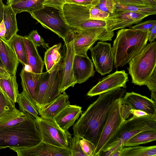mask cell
Segmentation results:
<instances>
[{
  "mask_svg": "<svg viewBox=\"0 0 156 156\" xmlns=\"http://www.w3.org/2000/svg\"><path fill=\"white\" fill-rule=\"evenodd\" d=\"M126 91L125 88L121 87L99 94L73 125L74 136L88 140L96 146L111 108Z\"/></svg>",
  "mask_w": 156,
  "mask_h": 156,
  "instance_id": "obj_1",
  "label": "cell"
},
{
  "mask_svg": "<svg viewBox=\"0 0 156 156\" xmlns=\"http://www.w3.org/2000/svg\"><path fill=\"white\" fill-rule=\"evenodd\" d=\"M148 31L121 29L117 33L112 48L115 67H122L147 44Z\"/></svg>",
  "mask_w": 156,
  "mask_h": 156,
  "instance_id": "obj_2",
  "label": "cell"
},
{
  "mask_svg": "<svg viewBox=\"0 0 156 156\" xmlns=\"http://www.w3.org/2000/svg\"><path fill=\"white\" fill-rule=\"evenodd\" d=\"M41 141L37 120L28 112L25 120L0 130V149L11 147H32Z\"/></svg>",
  "mask_w": 156,
  "mask_h": 156,
  "instance_id": "obj_3",
  "label": "cell"
},
{
  "mask_svg": "<svg viewBox=\"0 0 156 156\" xmlns=\"http://www.w3.org/2000/svg\"><path fill=\"white\" fill-rule=\"evenodd\" d=\"M151 130H156V116L133 115L124 121L101 154L110 149L114 152L122 148L127 141L136 134Z\"/></svg>",
  "mask_w": 156,
  "mask_h": 156,
  "instance_id": "obj_4",
  "label": "cell"
},
{
  "mask_svg": "<svg viewBox=\"0 0 156 156\" xmlns=\"http://www.w3.org/2000/svg\"><path fill=\"white\" fill-rule=\"evenodd\" d=\"M128 63V69L132 83L139 86L145 85L156 67V41L147 44Z\"/></svg>",
  "mask_w": 156,
  "mask_h": 156,
  "instance_id": "obj_5",
  "label": "cell"
},
{
  "mask_svg": "<svg viewBox=\"0 0 156 156\" xmlns=\"http://www.w3.org/2000/svg\"><path fill=\"white\" fill-rule=\"evenodd\" d=\"M91 6L65 3L61 10V15L65 23L71 28L86 29L104 27V20L90 19L89 9Z\"/></svg>",
  "mask_w": 156,
  "mask_h": 156,
  "instance_id": "obj_6",
  "label": "cell"
},
{
  "mask_svg": "<svg viewBox=\"0 0 156 156\" xmlns=\"http://www.w3.org/2000/svg\"><path fill=\"white\" fill-rule=\"evenodd\" d=\"M71 29L73 34L75 55L83 56H87L88 50L97 41H111L114 36L113 31H108L106 27Z\"/></svg>",
  "mask_w": 156,
  "mask_h": 156,
  "instance_id": "obj_7",
  "label": "cell"
},
{
  "mask_svg": "<svg viewBox=\"0 0 156 156\" xmlns=\"http://www.w3.org/2000/svg\"><path fill=\"white\" fill-rule=\"evenodd\" d=\"M61 10L52 6H43L39 10L29 13L44 27L51 31L64 41L71 30V28L62 18Z\"/></svg>",
  "mask_w": 156,
  "mask_h": 156,
  "instance_id": "obj_8",
  "label": "cell"
},
{
  "mask_svg": "<svg viewBox=\"0 0 156 156\" xmlns=\"http://www.w3.org/2000/svg\"><path fill=\"white\" fill-rule=\"evenodd\" d=\"M122 98L115 101L109 112L92 156L101 155L126 120L121 112Z\"/></svg>",
  "mask_w": 156,
  "mask_h": 156,
  "instance_id": "obj_9",
  "label": "cell"
},
{
  "mask_svg": "<svg viewBox=\"0 0 156 156\" xmlns=\"http://www.w3.org/2000/svg\"><path fill=\"white\" fill-rule=\"evenodd\" d=\"M61 69L51 73H43L36 98L38 111L50 105L61 94L59 86Z\"/></svg>",
  "mask_w": 156,
  "mask_h": 156,
  "instance_id": "obj_10",
  "label": "cell"
},
{
  "mask_svg": "<svg viewBox=\"0 0 156 156\" xmlns=\"http://www.w3.org/2000/svg\"><path fill=\"white\" fill-rule=\"evenodd\" d=\"M64 41V43L62 53L63 61L59 86L60 93L65 92L69 87H73L77 83L73 69L75 53L74 47L73 35L71 29Z\"/></svg>",
  "mask_w": 156,
  "mask_h": 156,
  "instance_id": "obj_11",
  "label": "cell"
},
{
  "mask_svg": "<svg viewBox=\"0 0 156 156\" xmlns=\"http://www.w3.org/2000/svg\"><path fill=\"white\" fill-rule=\"evenodd\" d=\"M37 120L42 141L56 147L70 148L72 137L69 132L62 130L53 120L41 117Z\"/></svg>",
  "mask_w": 156,
  "mask_h": 156,
  "instance_id": "obj_12",
  "label": "cell"
},
{
  "mask_svg": "<svg viewBox=\"0 0 156 156\" xmlns=\"http://www.w3.org/2000/svg\"><path fill=\"white\" fill-rule=\"evenodd\" d=\"M93 65L101 75L109 73L112 69L114 62L112 48L110 43L100 41L90 49Z\"/></svg>",
  "mask_w": 156,
  "mask_h": 156,
  "instance_id": "obj_13",
  "label": "cell"
},
{
  "mask_svg": "<svg viewBox=\"0 0 156 156\" xmlns=\"http://www.w3.org/2000/svg\"><path fill=\"white\" fill-rule=\"evenodd\" d=\"M151 15L147 13L115 9L105 20L106 28L108 31L112 32L127 27H130L132 25L140 22L143 19Z\"/></svg>",
  "mask_w": 156,
  "mask_h": 156,
  "instance_id": "obj_14",
  "label": "cell"
},
{
  "mask_svg": "<svg viewBox=\"0 0 156 156\" xmlns=\"http://www.w3.org/2000/svg\"><path fill=\"white\" fill-rule=\"evenodd\" d=\"M18 156H71L70 148L56 147L41 141L32 147H11Z\"/></svg>",
  "mask_w": 156,
  "mask_h": 156,
  "instance_id": "obj_15",
  "label": "cell"
},
{
  "mask_svg": "<svg viewBox=\"0 0 156 156\" xmlns=\"http://www.w3.org/2000/svg\"><path fill=\"white\" fill-rule=\"evenodd\" d=\"M128 75L124 70L116 71L103 78L90 89L87 95L93 97L121 87L126 88V83L129 81Z\"/></svg>",
  "mask_w": 156,
  "mask_h": 156,
  "instance_id": "obj_16",
  "label": "cell"
},
{
  "mask_svg": "<svg viewBox=\"0 0 156 156\" xmlns=\"http://www.w3.org/2000/svg\"><path fill=\"white\" fill-rule=\"evenodd\" d=\"M122 103L133 109L139 110L148 115L156 116V103L145 96L132 92H126L122 98Z\"/></svg>",
  "mask_w": 156,
  "mask_h": 156,
  "instance_id": "obj_17",
  "label": "cell"
},
{
  "mask_svg": "<svg viewBox=\"0 0 156 156\" xmlns=\"http://www.w3.org/2000/svg\"><path fill=\"white\" fill-rule=\"evenodd\" d=\"M42 73H36L27 70L23 67L20 74L23 91L36 108V96Z\"/></svg>",
  "mask_w": 156,
  "mask_h": 156,
  "instance_id": "obj_18",
  "label": "cell"
},
{
  "mask_svg": "<svg viewBox=\"0 0 156 156\" xmlns=\"http://www.w3.org/2000/svg\"><path fill=\"white\" fill-rule=\"evenodd\" d=\"M94 65L88 56L76 55L74 59L73 69L77 83L86 81L89 78L94 75Z\"/></svg>",
  "mask_w": 156,
  "mask_h": 156,
  "instance_id": "obj_19",
  "label": "cell"
},
{
  "mask_svg": "<svg viewBox=\"0 0 156 156\" xmlns=\"http://www.w3.org/2000/svg\"><path fill=\"white\" fill-rule=\"evenodd\" d=\"M0 59L6 70L11 76H15L19 61L9 43L0 38Z\"/></svg>",
  "mask_w": 156,
  "mask_h": 156,
  "instance_id": "obj_20",
  "label": "cell"
},
{
  "mask_svg": "<svg viewBox=\"0 0 156 156\" xmlns=\"http://www.w3.org/2000/svg\"><path fill=\"white\" fill-rule=\"evenodd\" d=\"M23 41L28 65L31 71L42 73L44 63L38 53L37 47L27 36H23Z\"/></svg>",
  "mask_w": 156,
  "mask_h": 156,
  "instance_id": "obj_21",
  "label": "cell"
},
{
  "mask_svg": "<svg viewBox=\"0 0 156 156\" xmlns=\"http://www.w3.org/2000/svg\"><path fill=\"white\" fill-rule=\"evenodd\" d=\"M82 107L76 105H69L54 119V121L63 131L69 132L68 129L73 126L75 121L82 114Z\"/></svg>",
  "mask_w": 156,
  "mask_h": 156,
  "instance_id": "obj_22",
  "label": "cell"
},
{
  "mask_svg": "<svg viewBox=\"0 0 156 156\" xmlns=\"http://www.w3.org/2000/svg\"><path fill=\"white\" fill-rule=\"evenodd\" d=\"M69 105V96L64 92L50 105L42 110L38 111V113L41 117L54 120Z\"/></svg>",
  "mask_w": 156,
  "mask_h": 156,
  "instance_id": "obj_23",
  "label": "cell"
},
{
  "mask_svg": "<svg viewBox=\"0 0 156 156\" xmlns=\"http://www.w3.org/2000/svg\"><path fill=\"white\" fill-rule=\"evenodd\" d=\"M61 47V43H58L48 48L44 53V62L49 73L62 68L63 57Z\"/></svg>",
  "mask_w": 156,
  "mask_h": 156,
  "instance_id": "obj_24",
  "label": "cell"
},
{
  "mask_svg": "<svg viewBox=\"0 0 156 156\" xmlns=\"http://www.w3.org/2000/svg\"><path fill=\"white\" fill-rule=\"evenodd\" d=\"M16 13L11 5H3V21L5 29V34L3 39L9 43L12 37L19 31Z\"/></svg>",
  "mask_w": 156,
  "mask_h": 156,
  "instance_id": "obj_25",
  "label": "cell"
},
{
  "mask_svg": "<svg viewBox=\"0 0 156 156\" xmlns=\"http://www.w3.org/2000/svg\"><path fill=\"white\" fill-rule=\"evenodd\" d=\"M16 76H5L0 74V90L15 105L19 92Z\"/></svg>",
  "mask_w": 156,
  "mask_h": 156,
  "instance_id": "obj_26",
  "label": "cell"
},
{
  "mask_svg": "<svg viewBox=\"0 0 156 156\" xmlns=\"http://www.w3.org/2000/svg\"><path fill=\"white\" fill-rule=\"evenodd\" d=\"M27 112H23L17 109L5 113L0 117V130L13 126L26 120Z\"/></svg>",
  "mask_w": 156,
  "mask_h": 156,
  "instance_id": "obj_27",
  "label": "cell"
},
{
  "mask_svg": "<svg viewBox=\"0 0 156 156\" xmlns=\"http://www.w3.org/2000/svg\"><path fill=\"white\" fill-rule=\"evenodd\" d=\"M156 146L123 147L121 156H156Z\"/></svg>",
  "mask_w": 156,
  "mask_h": 156,
  "instance_id": "obj_28",
  "label": "cell"
},
{
  "mask_svg": "<svg viewBox=\"0 0 156 156\" xmlns=\"http://www.w3.org/2000/svg\"><path fill=\"white\" fill-rule=\"evenodd\" d=\"M15 51L19 61L24 67L28 65L23 41V36L17 34L14 35L9 42Z\"/></svg>",
  "mask_w": 156,
  "mask_h": 156,
  "instance_id": "obj_29",
  "label": "cell"
},
{
  "mask_svg": "<svg viewBox=\"0 0 156 156\" xmlns=\"http://www.w3.org/2000/svg\"><path fill=\"white\" fill-rule=\"evenodd\" d=\"M45 0H23L11 5L13 10L16 14L23 12L29 13L39 10L43 6Z\"/></svg>",
  "mask_w": 156,
  "mask_h": 156,
  "instance_id": "obj_30",
  "label": "cell"
},
{
  "mask_svg": "<svg viewBox=\"0 0 156 156\" xmlns=\"http://www.w3.org/2000/svg\"><path fill=\"white\" fill-rule=\"evenodd\" d=\"M156 140V130H146L140 132L131 137L124 147L144 144Z\"/></svg>",
  "mask_w": 156,
  "mask_h": 156,
  "instance_id": "obj_31",
  "label": "cell"
},
{
  "mask_svg": "<svg viewBox=\"0 0 156 156\" xmlns=\"http://www.w3.org/2000/svg\"><path fill=\"white\" fill-rule=\"evenodd\" d=\"M17 102L18 104L20 111L28 112L37 119L40 117L38 110L23 91L19 93Z\"/></svg>",
  "mask_w": 156,
  "mask_h": 156,
  "instance_id": "obj_32",
  "label": "cell"
},
{
  "mask_svg": "<svg viewBox=\"0 0 156 156\" xmlns=\"http://www.w3.org/2000/svg\"><path fill=\"white\" fill-rule=\"evenodd\" d=\"M115 9L134 12H143L150 13L151 15L156 14V6L139 7L133 5H126L116 2Z\"/></svg>",
  "mask_w": 156,
  "mask_h": 156,
  "instance_id": "obj_33",
  "label": "cell"
},
{
  "mask_svg": "<svg viewBox=\"0 0 156 156\" xmlns=\"http://www.w3.org/2000/svg\"><path fill=\"white\" fill-rule=\"evenodd\" d=\"M16 109L15 105L0 90V117L5 113Z\"/></svg>",
  "mask_w": 156,
  "mask_h": 156,
  "instance_id": "obj_34",
  "label": "cell"
},
{
  "mask_svg": "<svg viewBox=\"0 0 156 156\" xmlns=\"http://www.w3.org/2000/svg\"><path fill=\"white\" fill-rule=\"evenodd\" d=\"M78 137L74 136L72 138L70 145L71 156H87L83 152L80 145Z\"/></svg>",
  "mask_w": 156,
  "mask_h": 156,
  "instance_id": "obj_35",
  "label": "cell"
},
{
  "mask_svg": "<svg viewBox=\"0 0 156 156\" xmlns=\"http://www.w3.org/2000/svg\"><path fill=\"white\" fill-rule=\"evenodd\" d=\"M27 36L37 47L42 46L46 49L49 48L48 44L45 42L37 30H33L31 31Z\"/></svg>",
  "mask_w": 156,
  "mask_h": 156,
  "instance_id": "obj_36",
  "label": "cell"
},
{
  "mask_svg": "<svg viewBox=\"0 0 156 156\" xmlns=\"http://www.w3.org/2000/svg\"><path fill=\"white\" fill-rule=\"evenodd\" d=\"M90 19L97 20H105L109 14L102 11L94 6L92 5L89 9Z\"/></svg>",
  "mask_w": 156,
  "mask_h": 156,
  "instance_id": "obj_37",
  "label": "cell"
},
{
  "mask_svg": "<svg viewBox=\"0 0 156 156\" xmlns=\"http://www.w3.org/2000/svg\"><path fill=\"white\" fill-rule=\"evenodd\" d=\"M115 4L116 3L113 0H101L99 4L95 6L110 14L114 11Z\"/></svg>",
  "mask_w": 156,
  "mask_h": 156,
  "instance_id": "obj_38",
  "label": "cell"
},
{
  "mask_svg": "<svg viewBox=\"0 0 156 156\" xmlns=\"http://www.w3.org/2000/svg\"><path fill=\"white\" fill-rule=\"evenodd\" d=\"M79 142L83 152L87 156H92L95 148V145L84 138L80 139Z\"/></svg>",
  "mask_w": 156,
  "mask_h": 156,
  "instance_id": "obj_39",
  "label": "cell"
},
{
  "mask_svg": "<svg viewBox=\"0 0 156 156\" xmlns=\"http://www.w3.org/2000/svg\"><path fill=\"white\" fill-rule=\"evenodd\" d=\"M156 24V21L150 20L143 22L139 23L136 25L131 27L132 29L143 31H149Z\"/></svg>",
  "mask_w": 156,
  "mask_h": 156,
  "instance_id": "obj_40",
  "label": "cell"
},
{
  "mask_svg": "<svg viewBox=\"0 0 156 156\" xmlns=\"http://www.w3.org/2000/svg\"><path fill=\"white\" fill-rule=\"evenodd\" d=\"M115 3L126 5H133L139 7H147L142 0H113Z\"/></svg>",
  "mask_w": 156,
  "mask_h": 156,
  "instance_id": "obj_41",
  "label": "cell"
},
{
  "mask_svg": "<svg viewBox=\"0 0 156 156\" xmlns=\"http://www.w3.org/2000/svg\"><path fill=\"white\" fill-rule=\"evenodd\" d=\"M145 85L147 86L151 91L156 90V67L154 68Z\"/></svg>",
  "mask_w": 156,
  "mask_h": 156,
  "instance_id": "obj_42",
  "label": "cell"
},
{
  "mask_svg": "<svg viewBox=\"0 0 156 156\" xmlns=\"http://www.w3.org/2000/svg\"><path fill=\"white\" fill-rule=\"evenodd\" d=\"M65 3L64 0H45L43 6H52L62 9V6Z\"/></svg>",
  "mask_w": 156,
  "mask_h": 156,
  "instance_id": "obj_43",
  "label": "cell"
},
{
  "mask_svg": "<svg viewBox=\"0 0 156 156\" xmlns=\"http://www.w3.org/2000/svg\"><path fill=\"white\" fill-rule=\"evenodd\" d=\"M65 3L84 6H95L93 0H64Z\"/></svg>",
  "mask_w": 156,
  "mask_h": 156,
  "instance_id": "obj_44",
  "label": "cell"
},
{
  "mask_svg": "<svg viewBox=\"0 0 156 156\" xmlns=\"http://www.w3.org/2000/svg\"><path fill=\"white\" fill-rule=\"evenodd\" d=\"M156 37V24L148 32V41L150 42L154 41Z\"/></svg>",
  "mask_w": 156,
  "mask_h": 156,
  "instance_id": "obj_45",
  "label": "cell"
},
{
  "mask_svg": "<svg viewBox=\"0 0 156 156\" xmlns=\"http://www.w3.org/2000/svg\"><path fill=\"white\" fill-rule=\"evenodd\" d=\"M129 112L131 115H132L137 117L149 115L143 111L139 110L133 109L131 108L129 111Z\"/></svg>",
  "mask_w": 156,
  "mask_h": 156,
  "instance_id": "obj_46",
  "label": "cell"
},
{
  "mask_svg": "<svg viewBox=\"0 0 156 156\" xmlns=\"http://www.w3.org/2000/svg\"><path fill=\"white\" fill-rule=\"evenodd\" d=\"M5 29L3 21L0 24V38L4 39L5 34Z\"/></svg>",
  "mask_w": 156,
  "mask_h": 156,
  "instance_id": "obj_47",
  "label": "cell"
},
{
  "mask_svg": "<svg viewBox=\"0 0 156 156\" xmlns=\"http://www.w3.org/2000/svg\"><path fill=\"white\" fill-rule=\"evenodd\" d=\"M147 6H156V0H142Z\"/></svg>",
  "mask_w": 156,
  "mask_h": 156,
  "instance_id": "obj_48",
  "label": "cell"
},
{
  "mask_svg": "<svg viewBox=\"0 0 156 156\" xmlns=\"http://www.w3.org/2000/svg\"><path fill=\"white\" fill-rule=\"evenodd\" d=\"M0 74L6 76H10L3 65L1 62H0Z\"/></svg>",
  "mask_w": 156,
  "mask_h": 156,
  "instance_id": "obj_49",
  "label": "cell"
},
{
  "mask_svg": "<svg viewBox=\"0 0 156 156\" xmlns=\"http://www.w3.org/2000/svg\"><path fill=\"white\" fill-rule=\"evenodd\" d=\"M4 5L2 0H0V24L3 20Z\"/></svg>",
  "mask_w": 156,
  "mask_h": 156,
  "instance_id": "obj_50",
  "label": "cell"
},
{
  "mask_svg": "<svg viewBox=\"0 0 156 156\" xmlns=\"http://www.w3.org/2000/svg\"><path fill=\"white\" fill-rule=\"evenodd\" d=\"M151 99L153 100L155 102H156V90H153L151 91Z\"/></svg>",
  "mask_w": 156,
  "mask_h": 156,
  "instance_id": "obj_51",
  "label": "cell"
},
{
  "mask_svg": "<svg viewBox=\"0 0 156 156\" xmlns=\"http://www.w3.org/2000/svg\"><path fill=\"white\" fill-rule=\"evenodd\" d=\"M23 0H7L6 5H9L17 3Z\"/></svg>",
  "mask_w": 156,
  "mask_h": 156,
  "instance_id": "obj_52",
  "label": "cell"
},
{
  "mask_svg": "<svg viewBox=\"0 0 156 156\" xmlns=\"http://www.w3.org/2000/svg\"><path fill=\"white\" fill-rule=\"evenodd\" d=\"M94 2V6L98 5L100 3L101 0H93Z\"/></svg>",
  "mask_w": 156,
  "mask_h": 156,
  "instance_id": "obj_53",
  "label": "cell"
},
{
  "mask_svg": "<svg viewBox=\"0 0 156 156\" xmlns=\"http://www.w3.org/2000/svg\"><path fill=\"white\" fill-rule=\"evenodd\" d=\"M0 62H1V63H2L1 62V60L0 59Z\"/></svg>",
  "mask_w": 156,
  "mask_h": 156,
  "instance_id": "obj_54",
  "label": "cell"
}]
</instances>
